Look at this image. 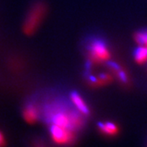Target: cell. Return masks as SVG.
<instances>
[{
    "instance_id": "cell-1",
    "label": "cell",
    "mask_w": 147,
    "mask_h": 147,
    "mask_svg": "<svg viewBox=\"0 0 147 147\" xmlns=\"http://www.w3.org/2000/svg\"><path fill=\"white\" fill-rule=\"evenodd\" d=\"M47 7L42 3H37L30 8L23 25V30L26 34H32L38 30L46 15Z\"/></svg>"
},
{
    "instance_id": "cell-2",
    "label": "cell",
    "mask_w": 147,
    "mask_h": 147,
    "mask_svg": "<svg viewBox=\"0 0 147 147\" xmlns=\"http://www.w3.org/2000/svg\"><path fill=\"white\" fill-rule=\"evenodd\" d=\"M88 54L91 62L93 64H103L110 61V49L102 40L96 39L88 47Z\"/></svg>"
},
{
    "instance_id": "cell-3",
    "label": "cell",
    "mask_w": 147,
    "mask_h": 147,
    "mask_svg": "<svg viewBox=\"0 0 147 147\" xmlns=\"http://www.w3.org/2000/svg\"><path fill=\"white\" fill-rule=\"evenodd\" d=\"M51 136L53 142L60 145H67L73 143L75 140V133L74 130L66 127L57 126L52 124L51 129Z\"/></svg>"
},
{
    "instance_id": "cell-4",
    "label": "cell",
    "mask_w": 147,
    "mask_h": 147,
    "mask_svg": "<svg viewBox=\"0 0 147 147\" xmlns=\"http://www.w3.org/2000/svg\"><path fill=\"white\" fill-rule=\"evenodd\" d=\"M70 99L71 101L75 106L78 111H79L81 114L84 115H88L89 114V108L87 105V103L84 101L83 97L77 92H72L70 95Z\"/></svg>"
},
{
    "instance_id": "cell-5",
    "label": "cell",
    "mask_w": 147,
    "mask_h": 147,
    "mask_svg": "<svg viewBox=\"0 0 147 147\" xmlns=\"http://www.w3.org/2000/svg\"><path fill=\"white\" fill-rule=\"evenodd\" d=\"M23 117L29 123H34L39 118V111L36 105L30 104L23 110Z\"/></svg>"
},
{
    "instance_id": "cell-6",
    "label": "cell",
    "mask_w": 147,
    "mask_h": 147,
    "mask_svg": "<svg viewBox=\"0 0 147 147\" xmlns=\"http://www.w3.org/2000/svg\"><path fill=\"white\" fill-rule=\"evenodd\" d=\"M100 131L106 136H115L119 132V127L114 123L111 122H105L99 124Z\"/></svg>"
},
{
    "instance_id": "cell-7",
    "label": "cell",
    "mask_w": 147,
    "mask_h": 147,
    "mask_svg": "<svg viewBox=\"0 0 147 147\" xmlns=\"http://www.w3.org/2000/svg\"><path fill=\"white\" fill-rule=\"evenodd\" d=\"M135 61L139 65L147 62V47L139 46L134 52Z\"/></svg>"
},
{
    "instance_id": "cell-8",
    "label": "cell",
    "mask_w": 147,
    "mask_h": 147,
    "mask_svg": "<svg viewBox=\"0 0 147 147\" xmlns=\"http://www.w3.org/2000/svg\"><path fill=\"white\" fill-rule=\"evenodd\" d=\"M111 69H112V71L115 74L116 76L118 77V79H119L120 82H122L123 84L128 83L129 79H128L127 74L120 65H119L117 64H111Z\"/></svg>"
},
{
    "instance_id": "cell-9",
    "label": "cell",
    "mask_w": 147,
    "mask_h": 147,
    "mask_svg": "<svg viewBox=\"0 0 147 147\" xmlns=\"http://www.w3.org/2000/svg\"><path fill=\"white\" fill-rule=\"evenodd\" d=\"M93 79H91L92 81L94 82L95 85L97 86H102V85H105L108 84L111 81L112 77L109 74H101L98 77L96 78H92Z\"/></svg>"
},
{
    "instance_id": "cell-10",
    "label": "cell",
    "mask_w": 147,
    "mask_h": 147,
    "mask_svg": "<svg viewBox=\"0 0 147 147\" xmlns=\"http://www.w3.org/2000/svg\"><path fill=\"white\" fill-rule=\"evenodd\" d=\"M134 39L139 46L147 47V30H142L136 33Z\"/></svg>"
},
{
    "instance_id": "cell-11",
    "label": "cell",
    "mask_w": 147,
    "mask_h": 147,
    "mask_svg": "<svg viewBox=\"0 0 147 147\" xmlns=\"http://www.w3.org/2000/svg\"><path fill=\"white\" fill-rule=\"evenodd\" d=\"M5 144V140H4V137L3 136V134L0 132V147L3 146Z\"/></svg>"
},
{
    "instance_id": "cell-12",
    "label": "cell",
    "mask_w": 147,
    "mask_h": 147,
    "mask_svg": "<svg viewBox=\"0 0 147 147\" xmlns=\"http://www.w3.org/2000/svg\"><path fill=\"white\" fill-rule=\"evenodd\" d=\"M37 147H44V146H41V145H38Z\"/></svg>"
}]
</instances>
